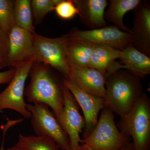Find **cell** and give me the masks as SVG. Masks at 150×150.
<instances>
[{
    "mask_svg": "<svg viewBox=\"0 0 150 150\" xmlns=\"http://www.w3.org/2000/svg\"><path fill=\"white\" fill-rule=\"evenodd\" d=\"M29 76L30 81L24 92L28 101L29 103H43L51 108L66 131L62 79L60 80L48 66L35 62Z\"/></svg>",
    "mask_w": 150,
    "mask_h": 150,
    "instance_id": "6da1fadb",
    "label": "cell"
},
{
    "mask_svg": "<svg viewBox=\"0 0 150 150\" xmlns=\"http://www.w3.org/2000/svg\"><path fill=\"white\" fill-rule=\"evenodd\" d=\"M141 79L127 70H118L106 76L105 107L120 117L126 114L144 92Z\"/></svg>",
    "mask_w": 150,
    "mask_h": 150,
    "instance_id": "7a4b0ae2",
    "label": "cell"
},
{
    "mask_svg": "<svg viewBox=\"0 0 150 150\" xmlns=\"http://www.w3.org/2000/svg\"><path fill=\"white\" fill-rule=\"evenodd\" d=\"M119 131L132 139L136 150L150 149V100L144 92L131 110L121 117Z\"/></svg>",
    "mask_w": 150,
    "mask_h": 150,
    "instance_id": "3957f363",
    "label": "cell"
},
{
    "mask_svg": "<svg viewBox=\"0 0 150 150\" xmlns=\"http://www.w3.org/2000/svg\"><path fill=\"white\" fill-rule=\"evenodd\" d=\"M131 139L119 131L114 113L105 107L91 133L81 140L80 150H121Z\"/></svg>",
    "mask_w": 150,
    "mask_h": 150,
    "instance_id": "277c9868",
    "label": "cell"
},
{
    "mask_svg": "<svg viewBox=\"0 0 150 150\" xmlns=\"http://www.w3.org/2000/svg\"><path fill=\"white\" fill-rule=\"evenodd\" d=\"M35 62L49 65L57 70L63 78L69 80L71 69L67 58V34L50 38L33 33Z\"/></svg>",
    "mask_w": 150,
    "mask_h": 150,
    "instance_id": "5b68a950",
    "label": "cell"
},
{
    "mask_svg": "<svg viewBox=\"0 0 150 150\" xmlns=\"http://www.w3.org/2000/svg\"><path fill=\"white\" fill-rule=\"evenodd\" d=\"M26 108L31 113V124L37 136L53 140L59 149L71 150L68 134L49 106L43 103H27Z\"/></svg>",
    "mask_w": 150,
    "mask_h": 150,
    "instance_id": "8992f818",
    "label": "cell"
},
{
    "mask_svg": "<svg viewBox=\"0 0 150 150\" xmlns=\"http://www.w3.org/2000/svg\"><path fill=\"white\" fill-rule=\"evenodd\" d=\"M35 60H29L18 64L14 68L16 73L7 87L0 93V111L4 109L15 110L25 119L31 115L26 108L24 100L25 81Z\"/></svg>",
    "mask_w": 150,
    "mask_h": 150,
    "instance_id": "52a82bcc",
    "label": "cell"
},
{
    "mask_svg": "<svg viewBox=\"0 0 150 150\" xmlns=\"http://www.w3.org/2000/svg\"><path fill=\"white\" fill-rule=\"evenodd\" d=\"M67 35L71 38L107 45L121 51L131 42V34L123 32L114 25L89 30L74 28Z\"/></svg>",
    "mask_w": 150,
    "mask_h": 150,
    "instance_id": "ba28073f",
    "label": "cell"
},
{
    "mask_svg": "<svg viewBox=\"0 0 150 150\" xmlns=\"http://www.w3.org/2000/svg\"><path fill=\"white\" fill-rule=\"evenodd\" d=\"M62 81L83 112L85 126L83 136V138H86L94 129L98 121L100 111L105 107L104 98L88 93L70 80L63 78Z\"/></svg>",
    "mask_w": 150,
    "mask_h": 150,
    "instance_id": "9c48e42d",
    "label": "cell"
},
{
    "mask_svg": "<svg viewBox=\"0 0 150 150\" xmlns=\"http://www.w3.org/2000/svg\"><path fill=\"white\" fill-rule=\"evenodd\" d=\"M8 36L7 67L14 68L20 63L35 60L33 33L15 24Z\"/></svg>",
    "mask_w": 150,
    "mask_h": 150,
    "instance_id": "30bf717a",
    "label": "cell"
},
{
    "mask_svg": "<svg viewBox=\"0 0 150 150\" xmlns=\"http://www.w3.org/2000/svg\"><path fill=\"white\" fill-rule=\"evenodd\" d=\"M63 89L65 130L69 139L71 150H80V134L84 129L85 121L81 115L79 106L72 94L64 84Z\"/></svg>",
    "mask_w": 150,
    "mask_h": 150,
    "instance_id": "8fae6325",
    "label": "cell"
},
{
    "mask_svg": "<svg viewBox=\"0 0 150 150\" xmlns=\"http://www.w3.org/2000/svg\"><path fill=\"white\" fill-rule=\"evenodd\" d=\"M133 27L131 30V44L134 48L150 56V4L141 2L134 10Z\"/></svg>",
    "mask_w": 150,
    "mask_h": 150,
    "instance_id": "7c38bea8",
    "label": "cell"
},
{
    "mask_svg": "<svg viewBox=\"0 0 150 150\" xmlns=\"http://www.w3.org/2000/svg\"><path fill=\"white\" fill-rule=\"evenodd\" d=\"M70 80L88 93L104 98L106 75L89 67L71 69Z\"/></svg>",
    "mask_w": 150,
    "mask_h": 150,
    "instance_id": "4fadbf2b",
    "label": "cell"
},
{
    "mask_svg": "<svg viewBox=\"0 0 150 150\" xmlns=\"http://www.w3.org/2000/svg\"><path fill=\"white\" fill-rule=\"evenodd\" d=\"M79 11L82 22L92 29L107 26L104 18L105 9L108 4L106 0H72Z\"/></svg>",
    "mask_w": 150,
    "mask_h": 150,
    "instance_id": "5bb4252c",
    "label": "cell"
},
{
    "mask_svg": "<svg viewBox=\"0 0 150 150\" xmlns=\"http://www.w3.org/2000/svg\"><path fill=\"white\" fill-rule=\"evenodd\" d=\"M119 68L139 77L145 78L150 74V57L138 51L131 44L121 51Z\"/></svg>",
    "mask_w": 150,
    "mask_h": 150,
    "instance_id": "9a60e30c",
    "label": "cell"
},
{
    "mask_svg": "<svg viewBox=\"0 0 150 150\" xmlns=\"http://www.w3.org/2000/svg\"><path fill=\"white\" fill-rule=\"evenodd\" d=\"M94 45L93 43L86 40L69 37L67 58L71 69L88 67Z\"/></svg>",
    "mask_w": 150,
    "mask_h": 150,
    "instance_id": "2e32d148",
    "label": "cell"
},
{
    "mask_svg": "<svg viewBox=\"0 0 150 150\" xmlns=\"http://www.w3.org/2000/svg\"><path fill=\"white\" fill-rule=\"evenodd\" d=\"M142 1L141 0H111L108 9L105 13V19L123 32L130 33L131 30L123 23V17L128 12L135 9Z\"/></svg>",
    "mask_w": 150,
    "mask_h": 150,
    "instance_id": "e0dca14e",
    "label": "cell"
},
{
    "mask_svg": "<svg viewBox=\"0 0 150 150\" xmlns=\"http://www.w3.org/2000/svg\"><path fill=\"white\" fill-rule=\"evenodd\" d=\"M121 51L107 45L94 44L88 67L106 75L115 60L120 58Z\"/></svg>",
    "mask_w": 150,
    "mask_h": 150,
    "instance_id": "ac0fdd59",
    "label": "cell"
},
{
    "mask_svg": "<svg viewBox=\"0 0 150 150\" xmlns=\"http://www.w3.org/2000/svg\"><path fill=\"white\" fill-rule=\"evenodd\" d=\"M13 16L15 24L16 26L32 33H35L30 1H14Z\"/></svg>",
    "mask_w": 150,
    "mask_h": 150,
    "instance_id": "d6986e66",
    "label": "cell"
},
{
    "mask_svg": "<svg viewBox=\"0 0 150 150\" xmlns=\"http://www.w3.org/2000/svg\"><path fill=\"white\" fill-rule=\"evenodd\" d=\"M16 144L29 150H59V148L53 140L46 137L19 135Z\"/></svg>",
    "mask_w": 150,
    "mask_h": 150,
    "instance_id": "ffe728a7",
    "label": "cell"
},
{
    "mask_svg": "<svg viewBox=\"0 0 150 150\" xmlns=\"http://www.w3.org/2000/svg\"><path fill=\"white\" fill-rule=\"evenodd\" d=\"M62 0H32L31 2L33 17L36 24L42 22L43 19Z\"/></svg>",
    "mask_w": 150,
    "mask_h": 150,
    "instance_id": "44dd1931",
    "label": "cell"
},
{
    "mask_svg": "<svg viewBox=\"0 0 150 150\" xmlns=\"http://www.w3.org/2000/svg\"><path fill=\"white\" fill-rule=\"evenodd\" d=\"M13 0H0V28L8 34L15 25Z\"/></svg>",
    "mask_w": 150,
    "mask_h": 150,
    "instance_id": "7402d4cb",
    "label": "cell"
},
{
    "mask_svg": "<svg viewBox=\"0 0 150 150\" xmlns=\"http://www.w3.org/2000/svg\"><path fill=\"white\" fill-rule=\"evenodd\" d=\"M56 13L60 18L64 20L72 18L79 11L72 0H62L54 9Z\"/></svg>",
    "mask_w": 150,
    "mask_h": 150,
    "instance_id": "603a6c76",
    "label": "cell"
},
{
    "mask_svg": "<svg viewBox=\"0 0 150 150\" xmlns=\"http://www.w3.org/2000/svg\"><path fill=\"white\" fill-rule=\"evenodd\" d=\"M8 46V34L0 28V71L7 67Z\"/></svg>",
    "mask_w": 150,
    "mask_h": 150,
    "instance_id": "cb8c5ba5",
    "label": "cell"
},
{
    "mask_svg": "<svg viewBox=\"0 0 150 150\" xmlns=\"http://www.w3.org/2000/svg\"><path fill=\"white\" fill-rule=\"evenodd\" d=\"M16 73L15 68H10L4 71H0V85L9 83L12 79Z\"/></svg>",
    "mask_w": 150,
    "mask_h": 150,
    "instance_id": "d4e9b609",
    "label": "cell"
},
{
    "mask_svg": "<svg viewBox=\"0 0 150 150\" xmlns=\"http://www.w3.org/2000/svg\"><path fill=\"white\" fill-rule=\"evenodd\" d=\"M1 150H4V146H3V144L2 145L1 148ZM6 150H29L28 149L24 147L21 146H19L17 144H16L13 146L12 147L8 148Z\"/></svg>",
    "mask_w": 150,
    "mask_h": 150,
    "instance_id": "484cf974",
    "label": "cell"
},
{
    "mask_svg": "<svg viewBox=\"0 0 150 150\" xmlns=\"http://www.w3.org/2000/svg\"><path fill=\"white\" fill-rule=\"evenodd\" d=\"M121 150H136L132 142H129L123 147Z\"/></svg>",
    "mask_w": 150,
    "mask_h": 150,
    "instance_id": "4316f807",
    "label": "cell"
}]
</instances>
